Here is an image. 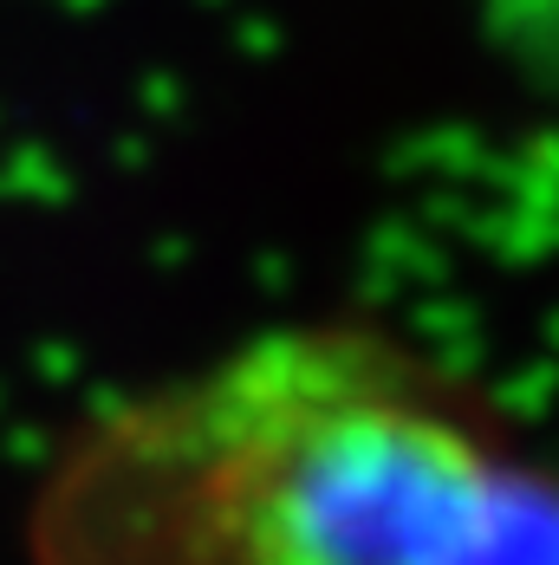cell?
Masks as SVG:
<instances>
[{
    "mask_svg": "<svg viewBox=\"0 0 559 565\" xmlns=\"http://www.w3.org/2000/svg\"><path fill=\"white\" fill-rule=\"evenodd\" d=\"M27 565H559V475L416 351L286 326L98 409Z\"/></svg>",
    "mask_w": 559,
    "mask_h": 565,
    "instance_id": "6da1fadb",
    "label": "cell"
}]
</instances>
